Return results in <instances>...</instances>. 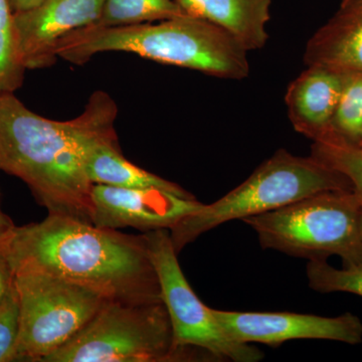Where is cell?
Returning a JSON list of instances; mask_svg holds the SVG:
<instances>
[{"instance_id":"1","label":"cell","mask_w":362,"mask_h":362,"mask_svg":"<svg viewBox=\"0 0 362 362\" xmlns=\"http://www.w3.org/2000/svg\"><path fill=\"white\" fill-rule=\"evenodd\" d=\"M117 113L115 102L102 90L69 121L37 115L14 93L0 95V170L25 182L49 214L92 223L86 163L95 144L117 136Z\"/></svg>"},{"instance_id":"2","label":"cell","mask_w":362,"mask_h":362,"mask_svg":"<svg viewBox=\"0 0 362 362\" xmlns=\"http://www.w3.org/2000/svg\"><path fill=\"white\" fill-rule=\"evenodd\" d=\"M13 272H45L110 301L162 302L144 233L126 235L70 216L49 214L13 228L0 246Z\"/></svg>"},{"instance_id":"3","label":"cell","mask_w":362,"mask_h":362,"mask_svg":"<svg viewBox=\"0 0 362 362\" xmlns=\"http://www.w3.org/2000/svg\"><path fill=\"white\" fill-rule=\"evenodd\" d=\"M106 52H131L230 80L250 75L247 51L235 37L220 26L187 14L141 25L86 26L62 40L54 56L84 65Z\"/></svg>"},{"instance_id":"4","label":"cell","mask_w":362,"mask_h":362,"mask_svg":"<svg viewBox=\"0 0 362 362\" xmlns=\"http://www.w3.org/2000/svg\"><path fill=\"white\" fill-rule=\"evenodd\" d=\"M328 190H352V185L314 156H295L279 149L239 187L214 204H204L171 228L173 247L180 254L202 233L223 223L269 213Z\"/></svg>"},{"instance_id":"5","label":"cell","mask_w":362,"mask_h":362,"mask_svg":"<svg viewBox=\"0 0 362 362\" xmlns=\"http://www.w3.org/2000/svg\"><path fill=\"white\" fill-rule=\"evenodd\" d=\"M361 211L354 190H328L242 221L264 249L309 261L338 256L349 262L362 256Z\"/></svg>"},{"instance_id":"6","label":"cell","mask_w":362,"mask_h":362,"mask_svg":"<svg viewBox=\"0 0 362 362\" xmlns=\"http://www.w3.org/2000/svg\"><path fill=\"white\" fill-rule=\"evenodd\" d=\"M199 352L206 354L176 346L163 302L108 300L75 337L44 362L187 361L199 358Z\"/></svg>"},{"instance_id":"7","label":"cell","mask_w":362,"mask_h":362,"mask_svg":"<svg viewBox=\"0 0 362 362\" xmlns=\"http://www.w3.org/2000/svg\"><path fill=\"white\" fill-rule=\"evenodd\" d=\"M14 284L20 301L16 361L44 362L108 301L89 288L45 272H14Z\"/></svg>"},{"instance_id":"8","label":"cell","mask_w":362,"mask_h":362,"mask_svg":"<svg viewBox=\"0 0 362 362\" xmlns=\"http://www.w3.org/2000/svg\"><path fill=\"white\" fill-rule=\"evenodd\" d=\"M144 235L160 284L162 302L170 317L176 346L202 350L214 361H261L263 354L258 349L226 334L213 309L195 294L178 263L170 232L159 230Z\"/></svg>"},{"instance_id":"9","label":"cell","mask_w":362,"mask_h":362,"mask_svg":"<svg viewBox=\"0 0 362 362\" xmlns=\"http://www.w3.org/2000/svg\"><path fill=\"white\" fill-rule=\"evenodd\" d=\"M226 334L240 343L278 346L289 340H332L356 345L362 342V322L344 313L322 317L289 312H237L213 309Z\"/></svg>"},{"instance_id":"10","label":"cell","mask_w":362,"mask_h":362,"mask_svg":"<svg viewBox=\"0 0 362 362\" xmlns=\"http://www.w3.org/2000/svg\"><path fill=\"white\" fill-rule=\"evenodd\" d=\"M202 206L195 199H185L157 188L106 185H93L90 188V223L110 230H170Z\"/></svg>"},{"instance_id":"11","label":"cell","mask_w":362,"mask_h":362,"mask_svg":"<svg viewBox=\"0 0 362 362\" xmlns=\"http://www.w3.org/2000/svg\"><path fill=\"white\" fill-rule=\"evenodd\" d=\"M103 4L104 0H42L33 8L13 13L16 44L25 70L54 65L57 45L97 23Z\"/></svg>"},{"instance_id":"12","label":"cell","mask_w":362,"mask_h":362,"mask_svg":"<svg viewBox=\"0 0 362 362\" xmlns=\"http://www.w3.org/2000/svg\"><path fill=\"white\" fill-rule=\"evenodd\" d=\"M344 81L343 74L318 66H308L293 81L285 101L297 132L314 142L329 134Z\"/></svg>"},{"instance_id":"13","label":"cell","mask_w":362,"mask_h":362,"mask_svg":"<svg viewBox=\"0 0 362 362\" xmlns=\"http://www.w3.org/2000/svg\"><path fill=\"white\" fill-rule=\"evenodd\" d=\"M304 61L307 66L343 75L362 74V0H343L334 16L307 42Z\"/></svg>"},{"instance_id":"14","label":"cell","mask_w":362,"mask_h":362,"mask_svg":"<svg viewBox=\"0 0 362 362\" xmlns=\"http://www.w3.org/2000/svg\"><path fill=\"white\" fill-rule=\"evenodd\" d=\"M187 16L220 26L247 52L268 42L272 0H175Z\"/></svg>"},{"instance_id":"15","label":"cell","mask_w":362,"mask_h":362,"mask_svg":"<svg viewBox=\"0 0 362 362\" xmlns=\"http://www.w3.org/2000/svg\"><path fill=\"white\" fill-rule=\"evenodd\" d=\"M86 169L93 185L124 188H157L185 199H195L194 195L176 183L159 177L127 160L121 153L117 136L95 144L88 156Z\"/></svg>"},{"instance_id":"16","label":"cell","mask_w":362,"mask_h":362,"mask_svg":"<svg viewBox=\"0 0 362 362\" xmlns=\"http://www.w3.org/2000/svg\"><path fill=\"white\" fill-rule=\"evenodd\" d=\"M185 14L175 0H104L94 25L124 26L169 20Z\"/></svg>"},{"instance_id":"17","label":"cell","mask_w":362,"mask_h":362,"mask_svg":"<svg viewBox=\"0 0 362 362\" xmlns=\"http://www.w3.org/2000/svg\"><path fill=\"white\" fill-rule=\"evenodd\" d=\"M329 134L356 147L362 141V74L345 75Z\"/></svg>"},{"instance_id":"18","label":"cell","mask_w":362,"mask_h":362,"mask_svg":"<svg viewBox=\"0 0 362 362\" xmlns=\"http://www.w3.org/2000/svg\"><path fill=\"white\" fill-rule=\"evenodd\" d=\"M306 272L309 287L314 291L351 293L362 297V256L343 262L341 269L329 265L327 259L309 261Z\"/></svg>"},{"instance_id":"19","label":"cell","mask_w":362,"mask_h":362,"mask_svg":"<svg viewBox=\"0 0 362 362\" xmlns=\"http://www.w3.org/2000/svg\"><path fill=\"white\" fill-rule=\"evenodd\" d=\"M311 156L344 175L362 204V154L357 147L328 134L320 141L314 142Z\"/></svg>"},{"instance_id":"20","label":"cell","mask_w":362,"mask_h":362,"mask_svg":"<svg viewBox=\"0 0 362 362\" xmlns=\"http://www.w3.org/2000/svg\"><path fill=\"white\" fill-rule=\"evenodd\" d=\"M25 71L16 44L13 9L9 0H0V95L21 88Z\"/></svg>"},{"instance_id":"21","label":"cell","mask_w":362,"mask_h":362,"mask_svg":"<svg viewBox=\"0 0 362 362\" xmlns=\"http://www.w3.org/2000/svg\"><path fill=\"white\" fill-rule=\"evenodd\" d=\"M20 335V301L16 284L0 302V362L16 361Z\"/></svg>"},{"instance_id":"22","label":"cell","mask_w":362,"mask_h":362,"mask_svg":"<svg viewBox=\"0 0 362 362\" xmlns=\"http://www.w3.org/2000/svg\"><path fill=\"white\" fill-rule=\"evenodd\" d=\"M14 272L6 255L0 249V302L13 284Z\"/></svg>"},{"instance_id":"23","label":"cell","mask_w":362,"mask_h":362,"mask_svg":"<svg viewBox=\"0 0 362 362\" xmlns=\"http://www.w3.org/2000/svg\"><path fill=\"white\" fill-rule=\"evenodd\" d=\"M16 228L13 221L1 209V199H0V246L6 242L13 228Z\"/></svg>"},{"instance_id":"24","label":"cell","mask_w":362,"mask_h":362,"mask_svg":"<svg viewBox=\"0 0 362 362\" xmlns=\"http://www.w3.org/2000/svg\"><path fill=\"white\" fill-rule=\"evenodd\" d=\"M42 0H9L13 13L26 11L37 6Z\"/></svg>"},{"instance_id":"25","label":"cell","mask_w":362,"mask_h":362,"mask_svg":"<svg viewBox=\"0 0 362 362\" xmlns=\"http://www.w3.org/2000/svg\"><path fill=\"white\" fill-rule=\"evenodd\" d=\"M359 239H361V244L362 246V211L361 216V223H359Z\"/></svg>"},{"instance_id":"26","label":"cell","mask_w":362,"mask_h":362,"mask_svg":"<svg viewBox=\"0 0 362 362\" xmlns=\"http://www.w3.org/2000/svg\"><path fill=\"white\" fill-rule=\"evenodd\" d=\"M356 147H357V149L359 150V152H361V153L362 154V141L361 143H359L358 146H356Z\"/></svg>"}]
</instances>
